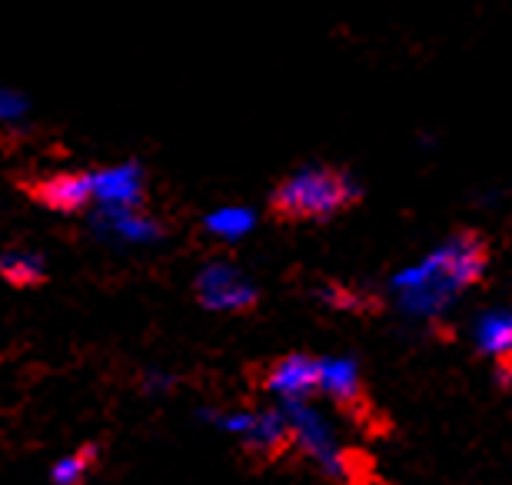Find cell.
Segmentation results:
<instances>
[{
	"label": "cell",
	"instance_id": "3",
	"mask_svg": "<svg viewBox=\"0 0 512 485\" xmlns=\"http://www.w3.org/2000/svg\"><path fill=\"white\" fill-rule=\"evenodd\" d=\"M197 299L217 313H240L256 303V286L233 263H207L197 273Z\"/></svg>",
	"mask_w": 512,
	"mask_h": 485
},
{
	"label": "cell",
	"instance_id": "14",
	"mask_svg": "<svg viewBox=\"0 0 512 485\" xmlns=\"http://www.w3.org/2000/svg\"><path fill=\"white\" fill-rule=\"evenodd\" d=\"M476 336H479V346H483L486 353H493V356L509 353L512 349V316L509 313L486 316L483 323H479Z\"/></svg>",
	"mask_w": 512,
	"mask_h": 485
},
{
	"label": "cell",
	"instance_id": "10",
	"mask_svg": "<svg viewBox=\"0 0 512 485\" xmlns=\"http://www.w3.org/2000/svg\"><path fill=\"white\" fill-rule=\"evenodd\" d=\"M320 389L330 392L343 409H363L360 376H356V366L350 359H320Z\"/></svg>",
	"mask_w": 512,
	"mask_h": 485
},
{
	"label": "cell",
	"instance_id": "12",
	"mask_svg": "<svg viewBox=\"0 0 512 485\" xmlns=\"http://www.w3.org/2000/svg\"><path fill=\"white\" fill-rule=\"evenodd\" d=\"M256 226V213L250 206H217L203 216V230H207L213 240H223V243H237L243 236H250V230Z\"/></svg>",
	"mask_w": 512,
	"mask_h": 485
},
{
	"label": "cell",
	"instance_id": "4",
	"mask_svg": "<svg viewBox=\"0 0 512 485\" xmlns=\"http://www.w3.org/2000/svg\"><path fill=\"white\" fill-rule=\"evenodd\" d=\"M87 177L94 206H143L147 173H143L137 160L104 163V167L87 170Z\"/></svg>",
	"mask_w": 512,
	"mask_h": 485
},
{
	"label": "cell",
	"instance_id": "15",
	"mask_svg": "<svg viewBox=\"0 0 512 485\" xmlns=\"http://www.w3.org/2000/svg\"><path fill=\"white\" fill-rule=\"evenodd\" d=\"M30 117V97L24 90L0 84V127H20Z\"/></svg>",
	"mask_w": 512,
	"mask_h": 485
},
{
	"label": "cell",
	"instance_id": "16",
	"mask_svg": "<svg viewBox=\"0 0 512 485\" xmlns=\"http://www.w3.org/2000/svg\"><path fill=\"white\" fill-rule=\"evenodd\" d=\"M173 386V376L160 373V369H150L147 376H143V392H167Z\"/></svg>",
	"mask_w": 512,
	"mask_h": 485
},
{
	"label": "cell",
	"instance_id": "7",
	"mask_svg": "<svg viewBox=\"0 0 512 485\" xmlns=\"http://www.w3.org/2000/svg\"><path fill=\"white\" fill-rule=\"evenodd\" d=\"M263 389H270L273 396L286 399H306L310 392L320 389V359L293 353L276 359L270 373L263 379Z\"/></svg>",
	"mask_w": 512,
	"mask_h": 485
},
{
	"label": "cell",
	"instance_id": "13",
	"mask_svg": "<svg viewBox=\"0 0 512 485\" xmlns=\"http://www.w3.org/2000/svg\"><path fill=\"white\" fill-rule=\"evenodd\" d=\"M94 459H97L94 446L67 452L64 459H57L54 466H50V482H54V485H77V482H84L90 476V469H94Z\"/></svg>",
	"mask_w": 512,
	"mask_h": 485
},
{
	"label": "cell",
	"instance_id": "2",
	"mask_svg": "<svg viewBox=\"0 0 512 485\" xmlns=\"http://www.w3.org/2000/svg\"><path fill=\"white\" fill-rule=\"evenodd\" d=\"M87 223L90 233L110 246H153L163 240L160 220L143 206H90Z\"/></svg>",
	"mask_w": 512,
	"mask_h": 485
},
{
	"label": "cell",
	"instance_id": "6",
	"mask_svg": "<svg viewBox=\"0 0 512 485\" xmlns=\"http://www.w3.org/2000/svg\"><path fill=\"white\" fill-rule=\"evenodd\" d=\"M283 412L293 429V446H300L306 456L316 459L326 469H340V459H333V452H330V429L316 416V409L306 406L303 399H286Z\"/></svg>",
	"mask_w": 512,
	"mask_h": 485
},
{
	"label": "cell",
	"instance_id": "9",
	"mask_svg": "<svg viewBox=\"0 0 512 485\" xmlns=\"http://www.w3.org/2000/svg\"><path fill=\"white\" fill-rule=\"evenodd\" d=\"M247 449L260 452V456H280L286 446H293V429L283 409H263L256 412L253 426L247 436Z\"/></svg>",
	"mask_w": 512,
	"mask_h": 485
},
{
	"label": "cell",
	"instance_id": "1",
	"mask_svg": "<svg viewBox=\"0 0 512 485\" xmlns=\"http://www.w3.org/2000/svg\"><path fill=\"white\" fill-rule=\"evenodd\" d=\"M356 200L350 173L336 167H303L290 173L270 196V210L286 223H320Z\"/></svg>",
	"mask_w": 512,
	"mask_h": 485
},
{
	"label": "cell",
	"instance_id": "8",
	"mask_svg": "<svg viewBox=\"0 0 512 485\" xmlns=\"http://www.w3.org/2000/svg\"><path fill=\"white\" fill-rule=\"evenodd\" d=\"M37 196L54 213H87L94 206L87 170H60L37 183Z\"/></svg>",
	"mask_w": 512,
	"mask_h": 485
},
{
	"label": "cell",
	"instance_id": "5",
	"mask_svg": "<svg viewBox=\"0 0 512 485\" xmlns=\"http://www.w3.org/2000/svg\"><path fill=\"white\" fill-rule=\"evenodd\" d=\"M426 266L439 273L449 290H463L486 273V243L476 233H459Z\"/></svg>",
	"mask_w": 512,
	"mask_h": 485
},
{
	"label": "cell",
	"instance_id": "11",
	"mask_svg": "<svg viewBox=\"0 0 512 485\" xmlns=\"http://www.w3.org/2000/svg\"><path fill=\"white\" fill-rule=\"evenodd\" d=\"M47 276V256L27 246H10L0 250V280L14 286H34Z\"/></svg>",
	"mask_w": 512,
	"mask_h": 485
}]
</instances>
